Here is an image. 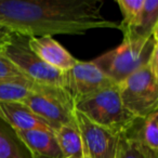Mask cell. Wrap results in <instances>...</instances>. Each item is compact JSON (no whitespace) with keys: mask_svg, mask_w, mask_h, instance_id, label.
<instances>
[{"mask_svg":"<svg viewBox=\"0 0 158 158\" xmlns=\"http://www.w3.org/2000/svg\"><path fill=\"white\" fill-rule=\"evenodd\" d=\"M102 0H0V24L26 37L119 29L101 13Z\"/></svg>","mask_w":158,"mask_h":158,"instance_id":"cell-1","label":"cell"},{"mask_svg":"<svg viewBox=\"0 0 158 158\" xmlns=\"http://www.w3.org/2000/svg\"><path fill=\"white\" fill-rule=\"evenodd\" d=\"M157 37L158 31L149 37L126 35L117 48L103 53L92 62L114 84L119 85L158 52Z\"/></svg>","mask_w":158,"mask_h":158,"instance_id":"cell-2","label":"cell"},{"mask_svg":"<svg viewBox=\"0 0 158 158\" xmlns=\"http://www.w3.org/2000/svg\"><path fill=\"white\" fill-rule=\"evenodd\" d=\"M75 110L93 123L119 135L129 131L139 119L123 105L117 85L77 102Z\"/></svg>","mask_w":158,"mask_h":158,"instance_id":"cell-3","label":"cell"},{"mask_svg":"<svg viewBox=\"0 0 158 158\" xmlns=\"http://www.w3.org/2000/svg\"><path fill=\"white\" fill-rule=\"evenodd\" d=\"M117 86L123 105L136 118L158 110V52Z\"/></svg>","mask_w":158,"mask_h":158,"instance_id":"cell-4","label":"cell"},{"mask_svg":"<svg viewBox=\"0 0 158 158\" xmlns=\"http://www.w3.org/2000/svg\"><path fill=\"white\" fill-rule=\"evenodd\" d=\"M22 103L44 119L53 131L76 123L75 104L62 87L34 82L31 93Z\"/></svg>","mask_w":158,"mask_h":158,"instance_id":"cell-5","label":"cell"},{"mask_svg":"<svg viewBox=\"0 0 158 158\" xmlns=\"http://www.w3.org/2000/svg\"><path fill=\"white\" fill-rule=\"evenodd\" d=\"M1 54L20 69L28 80L41 85L62 87L63 73L49 66L29 48L28 37L13 33Z\"/></svg>","mask_w":158,"mask_h":158,"instance_id":"cell-6","label":"cell"},{"mask_svg":"<svg viewBox=\"0 0 158 158\" xmlns=\"http://www.w3.org/2000/svg\"><path fill=\"white\" fill-rule=\"evenodd\" d=\"M114 85L116 84L92 61H77L70 69L63 73L62 88L69 95L74 104Z\"/></svg>","mask_w":158,"mask_h":158,"instance_id":"cell-7","label":"cell"},{"mask_svg":"<svg viewBox=\"0 0 158 158\" xmlns=\"http://www.w3.org/2000/svg\"><path fill=\"white\" fill-rule=\"evenodd\" d=\"M77 126L81 134L85 155L88 158H117L120 135L93 123L75 110Z\"/></svg>","mask_w":158,"mask_h":158,"instance_id":"cell-8","label":"cell"},{"mask_svg":"<svg viewBox=\"0 0 158 158\" xmlns=\"http://www.w3.org/2000/svg\"><path fill=\"white\" fill-rule=\"evenodd\" d=\"M28 46L41 61L62 73L70 69L78 61L52 36L28 37Z\"/></svg>","mask_w":158,"mask_h":158,"instance_id":"cell-9","label":"cell"},{"mask_svg":"<svg viewBox=\"0 0 158 158\" xmlns=\"http://www.w3.org/2000/svg\"><path fill=\"white\" fill-rule=\"evenodd\" d=\"M0 118L9 123L16 131H53L44 119L38 117L22 102H0Z\"/></svg>","mask_w":158,"mask_h":158,"instance_id":"cell-10","label":"cell"},{"mask_svg":"<svg viewBox=\"0 0 158 158\" xmlns=\"http://www.w3.org/2000/svg\"><path fill=\"white\" fill-rule=\"evenodd\" d=\"M33 158H64L53 131H18Z\"/></svg>","mask_w":158,"mask_h":158,"instance_id":"cell-11","label":"cell"},{"mask_svg":"<svg viewBox=\"0 0 158 158\" xmlns=\"http://www.w3.org/2000/svg\"><path fill=\"white\" fill-rule=\"evenodd\" d=\"M0 158H33L18 131L0 118Z\"/></svg>","mask_w":158,"mask_h":158,"instance_id":"cell-12","label":"cell"},{"mask_svg":"<svg viewBox=\"0 0 158 158\" xmlns=\"http://www.w3.org/2000/svg\"><path fill=\"white\" fill-rule=\"evenodd\" d=\"M54 134L64 158H84V142L77 121L75 123L61 126L55 130Z\"/></svg>","mask_w":158,"mask_h":158,"instance_id":"cell-13","label":"cell"},{"mask_svg":"<svg viewBox=\"0 0 158 158\" xmlns=\"http://www.w3.org/2000/svg\"><path fill=\"white\" fill-rule=\"evenodd\" d=\"M131 131L144 146L158 152V110L143 119H138Z\"/></svg>","mask_w":158,"mask_h":158,"instance_id":"cell-14","label":"cell"},{"mask_svg":"<svg viewBox=\"0 0 158 158\" xmlns=\"http://www.w3.org/2000/svg\"><path fill=\"white\" fill-rule=\"evenodd\" d=\"M116 3L123 14L119 29L125 35H132L140 23L144 0H117Z\"/></svg>","mask_w":158,"mask_h":158,"instance_id":"cell-15","label":"cell"},{"mask_svg":"<svg viewBox=\"0 0 158 158\" xmlns=\"http://www.w3.org/2000/svg\"><path fill=\"white\" fill-rule=\"evenodd\" d=\"M117 158H158V152L144 146L130 129L120 135Z\"/></svg>","mask_w":158,"mask_h":158,"instance_id":"cell-16","label":"cell"},{"mask_svg":"<svg viewBox=\"0 0 158 158\" xmlns=\"http://www.w3.org/2000/svg\"><path fill=\"white\" fill-rule=\"evenodd\" d=\"M34 81L24 78L0 79V102H22L31 93Z\"/></svg>","mask_w":158,"mask_h":158,"instance_id":"cell-17","label":"cell"},{"mask_svg":"<svg viewBox=\"0 0 158 158\" xmlns=\"http://www.w3.org/2000/svg\"><path fill=\"white\" fill-rule=\"evenodd\" d=\"M157 31L158 1L157 0H144L140 23H139L134 34H132V35L140 36V37H149Z\"/></svg>","mask_w":158,"mask_h":158,"instance_id":"cell-18","label":"cell"},{"mask_svg":"<svg viewBox=\"0 0 158 158\" xmlns=\"http://www.w3.org/2000/svg\"><path fill=\"white\" fill-rule=\"evenodd\" d=\"M16 78L27 79L12 62H10L2 54H0V79H16Z\"/></svg>","mask_w":158,"mask_h":158,"instance_id":"cell-19","label":"cell"},{"mask_svg":"<svg viewBox=\"0 0 158 158\" xmlns=\"http://www.w3.org/2000/svg\"><path fill=\"white\" fill-rule=\"evenodd\" d=\"M13 31H10L8 27L3 26V25L0 24V54H1V51H2L3 47L7 44V42L10 40Z\"/></svg>","mask_w":158,"mask_h":158,"instance_id":"cell-20","label":"cell"},{"mask_svg":"<svg viewBox=\"0 0 158 158\" xmlns=\"http://www.w3.org/2000/svg\"><path fill=\"white\" fill-rule=\"evenodd\" d=\"M84 158H88V156H86V155H85V156H84Z\"/></svg>","mask_w":158,"mask_h":158,"instance_id":"cell-21","label":"cell"}]
</instances>
